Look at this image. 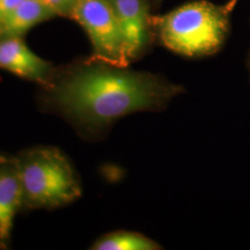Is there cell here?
I'll return each instance as SVG.
<instances>
[{"instance_id":"52a82bcc","label":"cell","mask_w":250,"mask_h":250,"mask_svg":"<svg viewBox=\"0 0 250 250\" xmlns=\"http://www.w3.org/2000/svg\"><path fill=\"white\" fill-rule=\"evenodd\" d=\"M0 68L21 78L39 82L45 80L49 70L45 61L14 36L0 42Z\"/></svg>"},{"instance_id":"9c48e42d","label":"cell","mask_w":250,"mask_h":250,"mask_svg":"<svg viewBox=\"0 0 250 250\" xmlns=\"http://www.w3.org/2000/svg\"><path fill=\"white\" fill-rule=\"evenodd\" d=\"M91 250H158L160 244L139 232L115 231L108 232L95 242Z\"/></svg>"},{"instance_id":"3957f363","label":"cell","mask_w":250,"mask_h":250,"mask_svg":"<svg viewBox=\"0 0 250 250\" xmlns=\"http://www.w3.org/2000/svg\"><path fill=\"white\" fill-rule=\"evenodd\" d=\"M226 8L207 1L181 6L154 18L162 44L186 57H203L217 52L228 31Z\"/></svg>"},{"instance_id":"ba28073f","label":"cell","mask_w":250,"mask_h":250,"mask_svg":"<svg viewBox=\"0 0 250 250\" xmlns=\"http://www.w3.org/2000/svg\"><path fill=\"white\" fill-rule=\"evenodd\" d=\"M51 14L53 12L42 0H23L1 24L0 29L9 37H18Z\"/></svg>"},{"instance_id":"6da1fadb","label":"cell","mask_w":250,"mask_h":250,"mask_svg":"<svg viewBox=\"0 0 250 250\" xmlns=\"http://www.w3.org/2000/svg\"><path fill=\"white\" fill-rule=\"evenodd\" d=\"M181 92L149 73L89 62L54 86L49 105L83 138L97 141L124 117L165 110Z\"/></svg>"},{"instance_id":"8992f818","label":"cell","mask_w":250,"mask_h":250,"mask_svg":"<svg viewBox=\"0 0 250 250\" xmlns=\"http://www.w3.org/2000/svg\"><path fill=\"white\" fill-rule=\"evenodd\" d=\"M130 62L143 53L147 43V15L143 0H111Z\"/></svg>"},{"instance_id":"5b68a950","label":"cell","mask_w":250,"mask_h":250,"mask_svg":"<svg viewBox=\"0 0 250 250\" xmlns=\"http://www.w3.org/2000/svg\"><path fill=\"white\" fill-rule=\"evenodd\" d=\"M20 209H22V188L17 158L0 155V250L9 247Z\"/></svg>"},{"instance_id":"277c9868","label":"cell","mask_w":250,"mask_h":250,"mask_svg":"<svg viewBox=\"0 0 250 250\" xmlns=\"http://www.w3.org/2000/svg\"><path fill=\"white\" fill-rule=\"evenodd\" d=\"M94 47L91 62L126 68L130 62L125 51L122 32L111 1L77 0L71 10Z\"/></svg>"},{"instance_id":"30bf717a","label":"cell","mask_w":250,"mask_h":250,"mask_svg":"<svg viewBox=\"0 0 250 250\" xmlns=\"http://www.w3.org/2000/svg\"><path fill=\"white\" fill-rule=\"evenodd\" d=\"M53 13L72 10L77 0H42Z\"/></svg>"},{"instance_id":"8fae6325","label":"cell","mask_w":250,"mask_h":250,"mask_svg":"<svg viewBox=\"0 0 250 250\" xmlns=\"http://www.w3.org/2000/svg\"><path fill=\"white\" fill-rule=\"evenodd\" d=\"M23 0H0V26Z\"/></svg>"},{"instance_id":"7a4b0ae2","label":"cell","mask_w":250,"mask_h":250,"mask_svg":"<svg viewBox=\"0 0 250 250\" xmlns=\"http://www.w3.org/2000/svg\"><path fill=\"white\" fill-rule=\"evenodd\" d=\"M22 188V209H54L82 196L71 161L53 146H35L16 157Z\"/></svg>"}]
</instances>
